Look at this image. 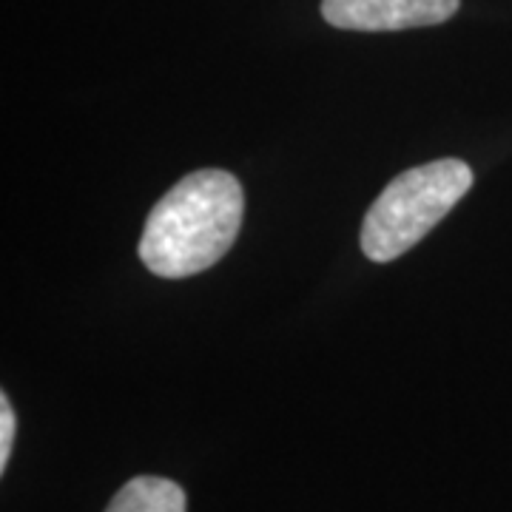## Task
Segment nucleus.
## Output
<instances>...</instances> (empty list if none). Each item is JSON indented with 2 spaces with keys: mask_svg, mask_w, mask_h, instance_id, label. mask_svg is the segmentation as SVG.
Wrapping results in <instances>:
<instances>
[{
  "mask_svg": "<svg viewBox=\"0 0 512 512\" xmlns=\"http://www.w3.org/2000/svg\"><path fill=\"white\" fill-rule=\"evenodd\" d=\"M242 185L222 168L183 177L148 214L140 259L151 274L185 279L217 265L242 225Z\"/></svg>",
  "mask_w": 512,
  "mask_h": 512,
  "instance_id": "nucleus-1",
  "label": "nucleus"
},
{
  "mask_svg": "<svg viewBox=\"0 0 512 512\" xmlns=\"http://www.w3.org/2000/svg\"><path fill=\"white\" fill-rule=\"evenodd\" d=\"M473 188V168L433 160L399 174L370 205L362 222V251L370 262H393L439 225Z\"/></svg>",
  "mask_w": 512,
  "mask_h": 512,
  "instance_id": "nucleus-2",
  "label": "nucleus"
},
{
  "mask_svg": "<svg viewBox=\"0 0 512 512\" xmlns=\"http://www.w3.org/2000/svg\"><path fill=\"white\" fill-rule=\"evenodd\" d=\"M458 3L461 0H322V18L348 32H402L450 20Z\"/></svg>",
  "mask_w": 512,
  "mask_h": 512,
  "instance_id": "nucleus-3",
  "label": "nucleus"
},
{
  "mask_svg": "<svg viewBox=\"0 0 512 512\" xmlns=\"http://www.w3.org/2000/svg\"><path fill=\"white\" fill-rule=\"evenodd\" d=\"M106 512H185V493L168 478L137 476L117 490Z\"/></svg>",
  "mask_w": 512,
  "mask_h": 512,
  "instance_id": "nucleus-4",
  "label": "nucleus"
},
{
  "mask_svg": "<svg viewBox=\"0 0 512 512\" xmlns=\"http://www.w3.org/2000/svg\"><path fill=\"white\" fill-rule=\"evenodd\" d=\"M12 441H15V410L9 404V396H0V473L6 470L12 456Z\"/></svg>",
  "mask_w": 512,
  "mask_h": 512,
  "instance_id": "nucleus-5",
  "label": "nucleus"
}]
</instances>
